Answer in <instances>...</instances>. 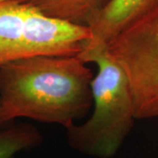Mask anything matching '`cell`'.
I'll return each instance as SVG.
<instances>
[{
    "instance_id": "obj_1",
    "label": "cell",
    "mask_w": 158,
    "mask_h": 158,
    "mask_svg": "<svg viewBox=\"0 0 158 158\" xmlns=\"http://www.w3.org/2000/svg\"><path fill=\"white\" fill-rule=\"evenodd\" d=\"M94 75L77 56H34L0 68V106L6 120L27 118L67 128L92 107Z\"/></svg>"
},
{
    "instance_id": "obj_2",
    "label": "cell",
    "mask_w": 158,
    "mask_h": 158,
    "mask_svg": "<svg viewBox=\"0 0 158 158\" xmlns=\"http://www.w3.org/2000/svg\"><path fill=\"white\" fill-rule=\"evenodd\" d=\"M77 56L93 62L98 72L91 81L92 113L81 125L66 128L69 145L77 152L97 158H112L132 129L135 106L129 80L108 47L83 50Z\"/></svg>"
},
{
    "instance_id": "obj_3",
    "label": "cell",
    "mask_w": 158,
    "mask_h": 158,
    "mask_svg": "<svg viewBox=\"0 0 158 158\" xmlns=\"http://www.w3.org/2000/svg\"><path fill=\"white\" fill-rule=\"evenodd\" d=\"M90 38L86 26L48 17L24 0H0V68L34 56H78Z\"/></svg>"
},
{
    "instance_id": "obj_4",
    "label": "cell",
    "mask_w": 158,
    "mask_h": 158,
    "mask_svg": "<svg viewBox=\"0 0 158 158\" xmlns=\"http://www.w3.org/2000/svg\"><path fill=\"white\" fill-rule=\"evenodd\" d=\"M129 80L136 119L158 117V5L108 45Z\"/></svg>"
},
{
    "instance_id": "obj_5",
    "label": "cell",
    "mask_w": 158,
    "mask_h": 158,
    "mask_svg": "<svg viewBox=\"0 0 158 158\" xmlns=\"http://www.w3.org/2000/svg\"><path fill=\"white\" fill-rule=\"evenodd\" d=\"M158 5V0H111L86 24L90 38L84 48L108 45L131 25Z\"/></svg>"
},
{
    "instance_id": "obj_6",
    "label": "cell",
    "mask_w": 158,
    "mask_h": 158,
    "mask_svg": "<svg viewBox=\"0 0 158 158\" xmlns=\"http://www.w3.org/2000/svg\"><path fill=\"white\" fill-rule=\"evenodd\" d=\"M48 17L86 26L111 0H24Z\"/></svg>"
},
{
    "instance_id": "obj_7",
    "label": "cell",
    "mask_w": 158,
    "mask_h": 158,
    "mask_svg": "<svg viewBox=\"0 0 158 158\" xmlns=\"http://www.w3.org/2000/svg\"><path fill=\"white\" fill-rule=\"evenodd\" d=\"M42 139L38 128L33 125H11L0 130V158H14L19 152L38 147Z\"/></svg>"
},
{
    "instance_id": "obj_8",
    "label": "cell",
    "mask_w": 158,
    "mask_h": 158,
    "mask_svg": "<svg viewBox=\"0 0 158 158\" xmlns=\"http://www.w3.org/2000/svg\"><path fill=\"white\" fill-rule=\"evenodd\" d=\"M12 124L13 123L8 122L6 118H5L4 115H3V113H2V110H1V106H0V130L4 129V128H6V127H9V126H11Z\"/></svg>"
}]
</instances>
